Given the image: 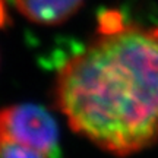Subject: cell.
<instances>
[{"mask_svg": "<svg viewBox=\"0 0 158 158\" xmlns=\"http://www.w3.org/2000/svg\"><path fill=\"white\" fill-rule=\"evenodd\" d=\"M54 116L37 104L0 108V158H53L59 148Z\"/></svg>", "mask_w": 158, "mask_h": 158, "instance_id": "obj_2", "label": "cell"}, {"mask_svg": "<svg viewBox=\"0 0 158 158\" xmlns=\"http://www.w3.org/2000/svg\"><path fill=\"white\" fill-rule=\"evenodd\" d=\"M69 127L104 152L130 157L158 143V25L110 9L54 81Z\"/></svg>", "mask_w": 158, "mask_h": 158, "instance_id": "obj_1", "label": "cell"}, {"mask_svg": "<svg viewBox=\"0 0 158 158\" xmlns=\"http://www.w3.org/2000/svg\"><path fill=\"white\" fill-rule=\"evenodd\" d=\"M85 0H15L18 10L31 22L59 25L81 9Z\"/></svg>", "mask_w": 158, "mask_h": 158, "instance_id": "obj_3", "label": "cell"}]
</instances>
